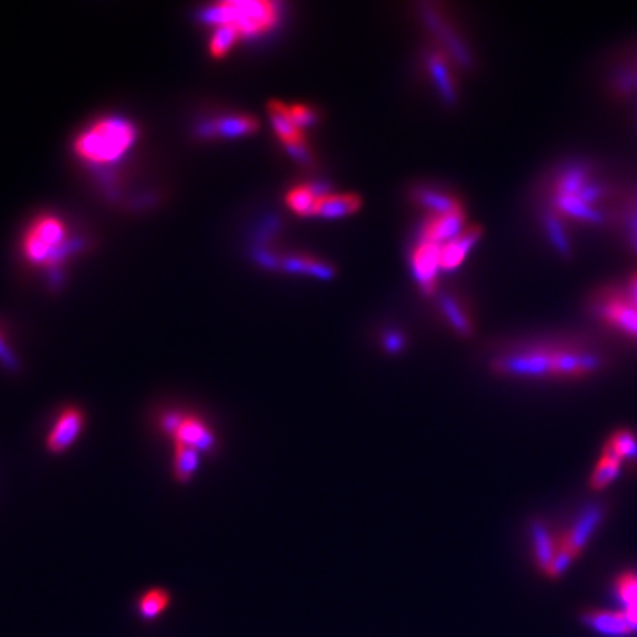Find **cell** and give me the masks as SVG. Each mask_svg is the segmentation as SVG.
<instances>
[{"mask_svg":"<svg viewBox=\"0 0 637 637\" xmlns=\"http://www.w3.org/2000/svg\"><path fill=\"white\" fill-rule=\"evenodd\" d=\"M80 245L68 234L64 222L53 214H40L22 238V255L31 266L59 268Z\"/></svg>","mask_w":637,"mask_h":637,"instance_id":"obj_1","label":"cell"},{"mask_svg":"<svg viewBox=\"0 0 637 637\" xmlns=\"http://www.w3.org/2000/svg\"><path fill=\"white\" fill-rule=\"evenodd\" d=\"M137 141V130L132 123L119 117H106L80 133L73 144L78 158L105 165L117 161Z\"/></svg>","mask_w":637,"mask_h":637,"instance_id":"obj_2","label":"cell"},{"mask_svg":"<svg viewBox=\"0 0 637 637\" xmlns=\"http://www.w3.org/2000/svg\"><path fill=\"white\" fill-rule=\"evenodd\" d=\"M280 4L275 2H222L200 13L211 25H236L241 36H257L278 23Z\"/></svg>","mask_w":637,"mask_h":637,"instance_id":"obj_3","label":"cell"},{"mask_svg":"<svg viewBox=\"0 0 637 637\" xmlns=\"http://www.w3.org/2000/svg\"><path fill=\"white\" fill-rule=\"evenodd\" d=\"M589 312L614 333L637 342V308L625 286L600 287L589 299Z\"/></svg>","mask_w":637,"mask_h":637,"instance_id":"obj_4","label":"cell"},{"mask_svg":"<svg viewBox=\"0 0 637 637\" xmlns=\"http://www.w3.org/2000/svg\"><path fill=\"white\" fill-rule=\"evenodd\" d=\"M158 431L170 438L174 446H188L202 455H213L220 448V440L211 425L196 414L181 411H165L158 416Z\"/></svg>","mask_w":637,"mask_h":637,"instance_id":"obj_5","label":"cell"},{"mask_svg":"<svg viewBox=\"0 0 637 637\" xmlns=\"http://www.w3.org/2000/svg\"><path fill=\"white\" fill-rule=\"evenodd\" d=\"M609 196L611 188L585 163H572L556 170L549 185V196H574L595 207H600V202Z\"/></svg>","mask_w":637,"mask_h":637,"instance_id":"obj_6","label":"cell"},{"mask_svg":"<svg viewBox=\"0 0 637 637\" xmlns=\"http://www.w3.org/2000/svg\"><path fill=\"white\" fill-rule=\"evenodd\" d=\"M86 423L87 416L82 407L68 405L60 409L45 440V448L50 455H62L69 448H73L75 442L84 434Z\"/></svg>","mask_w":637,"mask_h":637,"instance_id":"obj_7","label":"cell"},{"mask_svg":"<svg viewBox=\"0 0 637 637\" xmlns=\"http://www.w3.org/2000/svg\"><path fill=\"white\" fill-rule=\"evenodd\" d=\"M413 275L422 286L425 295L436 291V277L441 269V245L436 243H418L411 255Z\"/></svg>","mask_w":637,"mask_h":637,"instance_id":"obj_8","label":"cell"},{"mask_svg":"<svg viewBox=\"0 0 637 637\" xmlns=\"http://www.w3.org/2000/svg\"><path fill=\"white\" fill-rule=\"evenodd\" d=\"M466 209H457L446 214H431L425 222L418 243H436L444 245L457 238L466 227Z\"/></svg>","mask_w":637,"mask_h":637,"instance_id":"obj_9","label":"cell"},{"mask_svg":"<svg viewBox=\"0 0 637 637\" xmlns=\"http://www.w3.org/2000/svg\"><path fill=\"white\" fill-rule=\"evenodd\" d=\"M604 519V506L600 505H591L588 506L574 523V526L567 532V535L560 540V545L570 551L576 558L585 551L591 535L598 528V524Z\"/></svg>","mask_w":637,"mask_h":637,"instance_id":"obj_10","label":"cell"},{"mask_svg":"<svg viewBox=\"0 0 637 637\" xmlns=\"http://www.w3.org/2000/svg\"><path fill=\"white\" fill-rule=\"evenodd\" d=\"M423 18H425L427 25L440 36L442 45L446 47L450 57L455 60V64H459L462 68H471L473 66V57H471L469 50L466 47V43L448 27V23L442 20L441 16L438 13H434V11H431L429 7H425Z\"/></svg>","mask_w":637,"mask_h":637,"instance_id":"obj_11","label":"cell"},{"mask_svg":"<svg viewBox=\"0 0 637 637\" xmlns=\"http://www.w3.org/2000/svg\"><path fill=\"white\" fill-rule=\"evenodd\" d=\"M581 620L587 627L600 636L629 637L634 634L622 611L616 613V611L589 609L581 614Z\"/></svg>","mask_w":637,"mask_h":637,"instance_id":"obj_12","label":"cell"},{"mask_svg":"<svg viewBox=\"0 0 637 637\" xmlns=\"http://www.w3.org/2000/svg\"><path fill=\"white\" fill-rule=\"evenodd\" d=\"M482 234H484V231L478 225L466 227L457 238L441 245V269L444 271L457 269L466 260V257L469 255L473 246L480 241Z\"/></svg>","mask_w":637,"mask_h":637,"instance_id":"obj_13","label":"cell"},{"mask_svg":"<svg viewBox=\"0 0 637 637\" xmlns=\"http://www.w3.org/2000/svg\"><path fill=\"white\" fill-rule=\"evenodd\" d=\"M257 121L248 115H227L220 117L214 121L202 123L198 126V135L204 139H211L214 135L234 139V137H243L248 133L257 132Z\"/></svg>","mask_w":637,"mask_h":637,"instance_id":"obj_14","label":"cell"},{"mask_svg":"<svg viewBox=\"0 0 637 637\" xmlns=\"http://www.w3.org/2000/svg\"><path fill=\"white\" fill-rule=\"evenodd\" d=\"M611 223L618 227L625 245L637 257V190L622 198L611 214Z\"/></svg>","mask_w":637,"mask_h":637,"instance_id":"obj_15","label":"cell"},{"mask_svg":"<svg viewBox=\"0 0 637 637\" xmlns=\"http://www.w3.org/2000/svg\"><path fill=\"white\" fill-rule=\"evenodd\" d=\"M532 545H533V558L537 569L543 576H549L560 549V540L556 541L549 528L541 521H537L532 524Z\"/></svg>","mask_w":637,"mask_h":637,"instance_id":"obj_16","label":"cell"},{"mask_svg":"<svg viewBox=\"0 0 637 637\" xmlns=\"http://www.w3.org/2000/svg\"><path fill=\"white\" fill-rule=\"evenodd\" d=\"M614 593L623 605V616L637 632V572H623L614 581Z\"/></svg>","mask_w":637,"mask_h":637,"instance_id":"obj_17","label":"cell"},{"mask_svg":"<svg viewBox=\"0 0 637 637\" xmlns=\"http://www.w3.org/2000/svg\"><path fill=\"white\" fill-rule=\"evenodd\" d=\"M427 57H429L427 64H429L431 75L436 80V86L441 93L442 99L448 105H453L457 99V89H455V78L451 75V68H450L448 59L441 51H431Z\"/></svg>","mask_w":637,"mask_h":637,"instance_id":"obj_18","label":"cell"},{"mask_svg":"<svg viewBox=\"0 0 637 637\" xmlns=\"http://www.w3.org/2000/svg\"><path fill=\"white\" fill-rule=\"evenodd\" d=\"M172 604L170 591L163 588H150L144 591L137 600V613L142 622L150 623L158 620Z\"/></svg>","mask_w":637,"mask_h":637,"instance_id":"obj_19","label":"cell"},{"mask_svg":"<svg viewBox=\"0 0 637 637\" xmlns=\"http://www.w3.org/2000/svg\"><path fill=\"white\" fill-rule=\"evenodd\" d=\"M202 453L188 446H174V460H172V477L177 484H190L200 468Z\"/></svg>","mask_w":637,"mask_h":637,"instance_id":"obj_20","label":"cell"},{"mask_svg":"<svg viewBox=\"0 0 637 637\" xmlns=\"http://www.w3.org/2000/svg\"><path fill=\"white\" fill-rule=\"evenodd\" d=\"M413 198L422 207H425L431 214H446V213H453V211L464 207L457 196L444 194L440 190H432V188H416L413 192Z\"/></svg>","mask_w":637,"mask_h":637,"instance_id":"obj_21","label":"cell"},{"mask_svg":"<svg viewBox=\"0 0 637 637\" xmlns=\"http://www.w3.org/2000/svg\"><path fill=\"white\" fill-rule=\"evenodd\" d=\"M268 108H269V115H271L273 128H275L277 135L280 137V141H282L286 146L305 141L301 130L296 128L295 123H293L291 117H289V106H286V105L280 103V101H269Z\"/></svg>","mask_w":637,"mask_h":637,"instance_id":"obj_22","label":"cell"},{"mask_svg":"<svg viewBox=\"0 0 637 637\" xmlns=\"http://www.w3.org/2000/svg\"><path fill=\"white\" fill-rule=\"evenodd\" d=\"M604 455H609L616 460H620L622 464L623 462H631V464H636L637 462V438L634 432L627 431V429H620L616 431L605 444H604V450H602Z\"/></svg>","mask_w":637,"mask_h":637,"instance_id":"obj_23","label":"cell"},{"mask_svg":"<svg viewBox=\"0 0 637 637\" xmlns=\"http://www.w3.org/2000/svg\"><path fill=\"white\" fill-rule=\"evenodd\" d=\"M361 207V198L358 196H326L317 200L315 214L323 218H341L352 214Z\"/></svg>","mask_w":637,"mask_h":637,"instance_id":"obj_24","label":"cell"},{"mask_svg":"<svg viewBox=\"0 0 637 637\" xmlns=\"http://www.w3.org/2000/svg\"><path fill=\"white\" fill-rule=\"evenodd\" d=\"M441 303L442 314L451 324V328L462 335V337H471L473 335V321L469 314L466 312L464 305H460L453 296L444 295L440 299Z\"/></svg>","mask_w":637,"mask_h":637,"instance_id":"obj_25","label":"cell"},{"mask_svg":"<svg viewBox=\"0 0 637 637\" xmlns=\"http://www.w3.org/2000/svg\"><path fill=\"white\" fill-rule=\"evenodd\" d=\"M620 469H622L620 460L602 453L591 477H589V487L593 490L605 489L609 484H613L616 480V477L620 475Z\"/></svg>","mask_w":637,"mask_h":637,"instance_id":"obj_26","label":"cell"},{"mask_svg":"<svg viewBox=\"0 0 637 637\" xmlns=\"http://www.w3.org/2000/svg\"><path fill=\"white\" fill-rule=\"evenodd\" d=\"M563 222L565 220L560 214H556L552 209H547L543 213V227L549 234V240L554 243V248L563 257H569L572 253V250H570V240L567 236V229H565Z\"/></svg>","mask_w":637,"mask_h":637,"instance_id":"obj_27","label":"cell"},{"mask_svg":"<svg viewBox=\"0 0 637 637\" xmlns=\"http://www.w3.org/2000/svg\"><path fill=\"white\" fill-rule=\"evenodd\" d=\"M280 266L286 271L306 273V275H314V277H319V278H332L335 275L332 266H328L324 262H319L315 259H310V257H289V259L282 260Z\"/></svg>","mask_w":637,"mask_h":637,"instance_id":"obj_28","label":"cell"},{"mask_svg":"<svg viewBox=\"0 0 637 637\" xmlns=\"http://www.w3.org/2000/svg\"><path fill=\"white\" fill-rule=\"evenodd\" d=\"M241 38V32L236 25H220L216 27L211 40V53L213 57H223L232 45Z\"/></svg>","mask_w":637,"mask_h":637,"instance_id":"obj_29","label":"cell"},{"mask_svg":"<svg viewBox=\"0 0 637 637\" xmlns=\"http://www.w3.org/2000/svg\"><path fill=\"white\" fill-rule=\"evenodd\" d=\"M317 200L310 187H297L287 196V205L297 214H315Z\"/></svg>","mask_w":637,"mask_h":637,"instance_id":"obj_30","label":"cell"},{"mask_svg":"<svg viewBox=\"0 0 637 637\" xmlns=\"http://www.w3.org/2000/svg\"><path fill=\"white\" fill-rule=\"evenodd\" d=\"M289 117L291 121L295 123L296 128L303 130V128H310L317 123V114L305 106V105H295V106H289Z\"/></svg>","mask_w":637,"mask_h":637,"instance_id":"obj_31","label":"cell"},{"mask_svg":"<svg viewBox=\"0 0 637 637\" xmlns=\"http://www.w3.org/2000/svg\"><path fill=\"white\" fill-rule=\"evenodd\" d=\"M0 365L11 372L18 370L20 365H18V359L16 356L13 354V350L9 349V343H7V339L4 337L2 330H0Z\"/></svg>","mask_w":637,"mask_h":637,"instance_id":"obj_32","label":"cell"},{"mask_svg":"<svg viewBox=\"0 0 637 637\" xmlns=\"http://www.w3.org/2000/svg\"><path fill=\"white\" fill-rule=\"evenodd\" d=\"M286 148L295 156L297 161H301V163H310V161H312V156H310V152H308V148H306L305 141H303V142H295V144H287Z\"/></svg>","mask_w":637,"mask_h":637,"instance_id":"obj_33","label":"cell"},{"mask_svg":"<svg viewBox=\"0 0 637 637\" xmlns=\"http://www.w3.org/2000/svg\"><path fill=\"white\" fill-rule=\"evenodd\" d=\"M623 286H625L627 293L631 296V299H632V303L636 305L637 308V273H632V275L627 278V282H625Z\"/></svg>","mask_w":637,"mask_h":637,"instance_id":"obj_34","label":"cell"},{"mask_svg":"<svg viewBox=\"0 0 637 637\" xmlns=\"http://www.w3.org/2000/svg\"><path fill=\"white\" fill-rule=\"evenodd\" d=\"M402 343H404L402 337H400V335H396V333H392V335H388V337H387V342H385V345H387V349H388L390 352H398V350L402 349Z\"/></svg>","mask_w":637,"mask_h":637,"instance_id":"obj_35","label":"cell"}]
</instances>
